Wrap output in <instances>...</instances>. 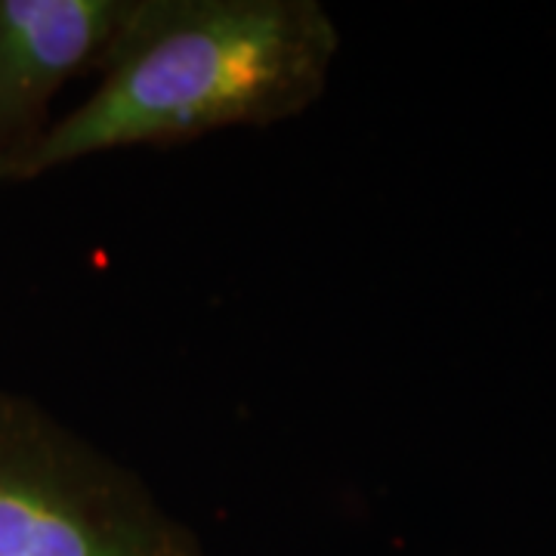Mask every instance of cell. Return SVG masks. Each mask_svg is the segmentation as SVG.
<instances>
[{"label":"cell","instance_id":"obj_1","mask_svg":"<svg viewBox=\"0 0 556 556\" xmlns=\"http://www.w3.org/2000/svg\"><path fill=\"white\" fill-rule=\"evenodd\" d=\"M338 50V22L318 0H130L97 87L53 121L28 179L298 118L325 97Z\"/></svg>","mask_w":556,"mask_h":556},{"label":"cell","instance_id":"obj_2","mask_svg":"<svg viewBox=\"0 0 556 556\" xmlns=\"http://www.w3.org/2000/svg\"><path fill=\"white\" fill-rule=\"evenodd\" d=\"M0 556H211L121 460L0 390Z\"/></svg>","mask_w":556,"mask_h":556},{"label":"cell","instance_id":"obj_3","mask_svg":"<svg viewBox=\"0 0 556 556\" xmlns=\"http://www.w3.org/2000/svg\"><path fill=\"white\" fill-rule=\"evenodd\" d=\"M130 0H0V182H28L53 100L97 72Z\"/></svg>","mask_w":556,"mask_h":556}]
</instances>
